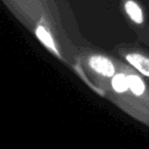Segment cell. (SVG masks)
I'll use <instances>...</instances> for the list:
<instances>
[{
	"instance_id": "1",
	"label": "cell",
	"mask_w": 149,
	"mask_h": 149,
	"mask_svg": "<svg viewBox=\"0 0 149 149\" xmlns=\"http://www.w3.org/2000/svg\"><path fill=\"white\" fill-rule=\"evenodd\" d=\"M89 65L95 72L111 78L116 74V68L111 60L102 55H93L89 58Z\"/></svg>"
},
{
	"instance_id": "2",
	"label": "cell",
	"mask_w": 149,
	"mask_h": 149,
	"mask_svg": "<svg viewBox=\"0 0 149 149\" xmlns=\"http://www.w3.org/2000/svg\"><path fill=\"white\" fill-rule=\"evenodd\" d=\"M126 59L141 74L149 77V58L139 53H130L126 56Z\"/></svg>"
},
{
	"instance_id": "3",
	"label": "cell",
	"mask_w": 149,
	"mask_h": 149,
	"mask_svg": "<svg viewBox=\"0 0 149 149\" xmlns=\"http://www.w3.org/2000/svg\"><path fill=\"white\" fill-rule=\"evenodd\" d=\"M35 33H36L37 38L42 42V43H43V45L45 46L46 48H48L49 50H51L55 55L60 56V54H59V52H58V49H57V47H56L55 42H54L51 34H50V32H48L47 30H46V28L44 27V26H42V25L38 26V27L36 28Z\"/></svg>"
},
{
	"instance_id": "4",
	"label": "cell",
	"mask_w": 149,
	"mask_h": 149,
	"mask_svg": "<svg viewBox=\"0 0 149 149\" xmlns=\"http://www.w3.org/2000/svg\"><path fill=\"white\" fill-rule=\"evenodd\" d=\"M125 10L131 19L136 24H142L144 21L141 7L133 0H128L125 3Z\"/></svg>"
},
{
	"instance_id": "5",
	"label": "cell",
	"mask_w": 149,
	"mask_h": 149,
	"mask_svg": "<svg viewBox=\"0 0 149 149\" xmlns=\"http://www.w3.org/2000/svg\"><path fill=\"white\" fill-rule=\"evenodd\" d=\"M128 82H129V89L131 90L134 95L141 96L145 92V84L141 78H139L136 74H128Z\"/></svg>"
},
{
	"instance_id": "6",
	"label": "cell",
	"mask_w": 149,
	"mask_h": 149,
	"mask_svg": "<svg viewBox=\"0 0 149 149\" xmlns=\"http://www.w3.org/2000/svg\"><path fill=\"white\" fill-rule=\"evenodd\" d=\"M112 89L118 93H124L129 89L128 77L125 74H116L111 80Z\"/></svg>"
}]
</instances>
